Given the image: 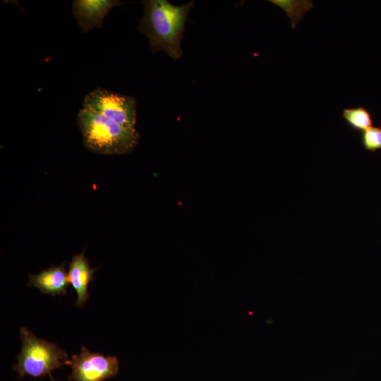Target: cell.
Listing matches in <instances>:
<instances>
[{
	"mask_svg": "<svg viewBox=\"0 0 381 381\" xmlns=\"http://www.w3.org/2000/svg\"><path fill=\"white\" fill-rule=\"evenodd\" d=\"M361 143L367 151L375 152L381 150V127H373L362 131Z\"/></svg>",
	"mask_w": 381,
	"mask_h": 381,
	"instance_id": "obj_10",
	"label": "cell"
},
{
	"mask_svg": "<svg viewBox=\"0 0 381 381\" xmlns=\"http://www.w3.org/2000/svg\"><path fill=\"white\" fill-rule=\"evenodd\" d=\"M141 2L144 12L138 30L148 38L151 52L164 51L174 59H180L185 23L193 1L182 6L173 5L167 0Z\"/></svg>",
	"mask_w": 381,
	"mask_h": 381,
	"instance_id": "obj_1",
	"label": "cell"
},
{
	"mask_svg": "<svg viewBox=\"0 0 381 381\" xmlns=\"http://www.w3.org/2000/svg\"><path fill=\"white\" fill-rule=\"evenodd\" d=\"M341 116L348 127L356 131L362 132L373 124L370 112L362 106L344 108Z\"/></svg>",
	"mask_w": 381,
	"mask_h": 381,
	"instance_id": "obj_9",
	"label": "cell"
},
{
	"mask_svg": "<svg viewBox=\"0 0 381 381\" xmlns=\"http://www.w3.org/2000/svg\"><path fill=\"white\" fill-rule=\"evenodd\" d=\"M97 269L92 268L85 258L84 250L79 254L74 255L69 263L68 277L69 283L75 290L77 298L75 304L82 308L88 300L89 284L94 279V273Z\"/></svg>",
	"mask_w": 381,
	"mask_h": 381,
	"instance_id": "obj_7",
	"label": "cell"
},
{
	"mask_svg": "<svg viewBox=\"0 0 381 381\" xmlns=\"http://www.w3.org/2000/svg\"><path fill=\"white\" fill-rule=\"evenodd\" d=\"M83 108L100 114L128 130L136 131V100L131 96L97 87L85 96Z\"/></svg>",
	"mask_w": 381,
	"mask_h": 381,
	"instance_id": "obj_4",
	"label": "cell"
},
{
	"mask_svg": "<svg viewBox=\"0 0 381 381\" xmlns=\"http://www.w3.org/2000/svg\"><path fill=\"white\" fill-rule=\"evenodd\" d=\"M22 347L16 356L17 363L13 369L18 373V381L24 376L42 377L51 375L52 370L66 365L68 356L56 343L36 337L25 327L20 328Z\"/></svg>",
	"mask_w": 381,
	"mask_h": 381,
	"instance_id": "obj_3",
	"label": "cell"
},
{
	"mask_svg": "<svg viewBox=\"0 0 381 381\" xmlns=\"http://www.w3.org/2000/svg\"><path fill=\"white\" fill-rule=\"evenodd\" d=\"M66 365L71 368L70 380L104 381L118 374L119 363L117 356L90 352L83 346L80 352L73 354Z\"/></svg>",
	"mask_w": 381,
	"mask_h": 381,
	"instance_id": "obj_5",
	"label": "cell"
},
{
	"mask_svg": "<svg viewBox=\"0 0 381 381\" xmlns=\"http://www.w3.org/2000/svg\"><path fill=\"white\" fill-rule=\"evenodd\" d=\"M69 284L64 263L52 265L37 274H29L27 286L39 289L42 294L52 296L66 294Z\"/></svg>",
	"mask_w": 381,
	"mask_h": 381,
	"instance_id": "obj_8",
	"label": "cell"
},
{
	"mask_svg": "<svg viewBox=\"0 0 381 381\" xmlns=\"http://www.w3.org/2000/svg\"><path fill=\"white\" fill-rule=\"evenodd\" d=\"M122 4L119 0H74L71 11L80 31L87 32L94 28H102L107 13Z\"/></svg>",
	"mask_w": 381,
	"mask_h": 381,
	"instance_id": "obj_6",
	"label": "cell"
},
{
	"mask_svg": "<svg viewBox=\"0 0 381 381\" xmlns=\"http://www.w3.org/2000/svg\"><path fill=\"white\" fill-rule=\"evenodd\" d=\"M77 126L85 147L93 152L123 155L130 152L139 142V133L83 108L78 111Z\"/></svg>",
	"mask_w": 381,
	"mask_h": 381,
	"instance_id": "obj_2",
	"label": "cell"
}]
</instances>
